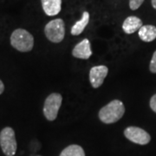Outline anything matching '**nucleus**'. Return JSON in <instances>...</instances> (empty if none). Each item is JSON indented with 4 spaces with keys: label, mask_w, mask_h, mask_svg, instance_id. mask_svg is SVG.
Returning <instances> with one entry per match:
<instances>
[{
    "label": "nucleus",
    "mask_w": 156,
    "mask_h": 156,
    "mask_svg": "<svg viewBox=\"0 0 156 156\" xmlns=\"http://www.w3.org/2000/svg\"><path fill=\"white\" fill-rule=\"evenodd\" d=\"M125 137L138 145H147L150 142L151 136L146 130L139 127L130 126L124 130Z\"/></svg>",
    "instance_id": "423d86ee"
},
{
    "label": "nucleus",
    "mask_w": 156,
    "mask_h": 156,
    "mask_svg": "<svg viewBox=\"0 0 156 156\" xmlns=\"http://www.w3.org/2000/svg\"><path fill=\"white\" fill-rule=\"evenodd\" d=\"M149 105H150L151 109L154 113H156V94L151 97L150 101H149Z\"/></svg>",
    "instance_id": "dca6fc26"
},
{
    "label": "nucleus",
    "mask_w": 156,
    "mask_h": 156,
    "mask_svg": "<svg viewBox=\"0 0 156 156\" xmlns=\"http://www.w3.org/2000/svg\"><path fill=\"white\" fill-rule=\"evenodd\" d=\"M143 2L144 0H129V7L132 11H135L139 9Z\"/></svg>",
    "instance_id": "4468645a"
},
{
    "label": "nucleus",
    "mask_w": 156,
    "mask_h": 156,
    "mask_svg": "<svg viewBox=\"0 0 156 156\" xmlns=\"http://www.w3.org/2000/svg\"><path fill=\"white\" fill-rule=\"evenodd\" d=\"M4 91H5V84L0 80V95H2Z\"/></svg>",
    "instance_id": "f3484780"
},
{
    "label": "nucleus",
    "mask_w": 156,
    "mask_h": 156,
    "mask_svg": "<svg viewBox=\"0 0 156 156\" xmlns=\"http://www.w3.org/2000/svg\"><path fill=\"white\" fill-rule=\"evenodd\" d=\"M11 44L20 52H29L34 47L33 36L24 29H17L11 33Z\"/></svg>",
    "instance_id": "f03ea898"
},
{
    "label": "nucleus",
    "mask_w": 156,
    "mask_h": 156,
    "mask_svg": "<svg viewBox=\"0 0 156 156\" xmlns=\"http://www.w3.org/2000/svg\"><path fill=\"white\" fill-rule=\"evenodd\" d=\"M138 35L141 41L149 43L156 38V27L154 25H142L138 30Z\"/></svg>",
    "instance_id": "9b49d317"
},
{
    "label": "nucleus",
    "mask_w": 156,
    "mask_h": 156,
    "mask_svg": "<svg viewBox=\"0 0 156 156\" xmlns=\"http://www.w3.org/2000/svg\"><path fill=\"white\" fill-rule=\"evenodd\" d=\"M142 25L143 23L140 18L135 16H130L124 20L122 23V30L125 33L130 35L139 30Z\"/></svg>",
    "instance_id": "1a4fd4ad"
},
{
    "label": "nucleus",
    "mask_w": 156,
    "mask_h": 156,
    "mask_svg": "<svg viewBox=\"0 0 156 156\" xmlns=\"http://www.w3.org/2000/svg\"><path fill=\"white\" fill-rule=\"evenodd\" d=\"M0 147L6 156H14L17 148L15 131L11 127L3 128L0 132Z\"/></svg>",
    "instance_id": "20e7f679"
},
{
    "label": "nucleus",
    "mask_w": 156,
    "mask_h": 156,
    "mask_svg": "<svg viewBox=\"0 0 156 156\" xmlns=\"http://www.w3.org/2000/svg\"><path fill=\"white\" fill-rule=\"evenodd\" d=\"M41 3L47 16H56L62 10V0H41Z\"/></svg>",
    "instance_id": "9d476101"
},
{
    "label": "nucleus",
    "mask_w": 156,
    "mask_h": 156,
    "mask_svg": "<svg viewBox=\"0 0 156 156\" xmlns=\"http://www.w3.org/2000/svg\"><path fill=\"white\" fill-rule=\"evenodd\" d=\"M125 114V107L122 101L113 100L102 107L99 111L98 116L101 122L113 124L121 120Z\"/></svg>",
    "instance_id": "f257e3e1"
},
{
    "label": "nucleus",
    "mask_w": 156,
    "mask_h": 156,
    "mask_svg": "<svg viewBox=\"0 0 156 156\" xmlns=\"http://www.w3.org/2000/svg\"><path fill=\"white\" fill-rule=\"evenodd\" d=\"M44 34L51 43H61L65 37V23L61 18H56L48 23L44 27Z\"/></svg>",
    "instance_id": "7ed1b4c3"
},
{
    "label": "nucleus",
    "mask_w": 156,
    "mask_h": 156,
    "mask_svg": "<svg viewBox=\"0 0 156 156\" xmlns=\"http://www.w3.org/2000/svg\"><path fill=\"white\" fill-rule=\"evenodd\" d=\"M108 69L105 65H98L91 68L89 70V83L94 89H98L102 85L108 76Z\"/></svg>",
    "instance_id": "0eeeda50"
},
{
    "label": "nucleus",
    "mask_w": 156,
    "mask_h": 156,
    "mask_svg": "<svg viewBox=\"0 0 156 156\" xmlns=\"http://www.w3.org/2000/svg\"><path fill=\"white\" fill-rule=\"evenodd\" d=\"M89 13L88 11H84L83 13L82 18L76 23L71 28L70 33L73 36H79L80 34H82L83 32V30L86 28V26L88 25V23L89 22Z\"/></svg>",
    "instance_id": "f8f14e48"
},
{
    "label": "nucleus",
    "mask_w": 156,
    "mask_h": 156,
    "mask_svg": "<svg viewBox=\"0 0 156 156\" xmlns=\"http://www.w3.org/2000/svg\"><path fill=\"white\" fill-rule=\"evenodd\" d=\"M151 3H152V6L156 10V0H152Z\"/></svg>",
    "instance_id": "a211bd4d"
},
{
    "label": "nucleus",
    "mask_w": 156,
    "mask_h": 156,
    "mask_svg": "<svg viewBox=\"0 0 156 156\" xmlns=\"http://www.w3.org/2000/svg\"><path fill=\"white\" fill-rule=\"evenodd\" d=\"M92 55L91 50V44L88 38H84L79 44L74 47L72 50V56L78 59H83L87 60Z\"/></svg>",
    "instance_id": "6e6552de"
},
{
    "label": "nucleus",
    "mask_w": 156,
    "mask_h": 156,
    "mask_svg": "<svg viewBox=\"0 0 156 156\" xmlns=\"http://www.w3.org/2000/svg\"><path fill=\"white\" fill-rule=\"evenodd\" d=\"M59 156H85V152L81 146L73 144L65 147Z\"/></svg>",
    "instance_id": "ddd939ff"
},
{
    "label": "nucleus",
    "mask_w": 156,
    "mask_h": 156,
    "mask_svg": "<svg viewBox=\"0 0 156 156\" xmlns=\"http://www.w3.org/2000/svg\"><path fill=\"white\" fill-rule=\"evenodd\" d=\"M149 70L152 73L156 74V50L154 51V53L153 55V57L151 59L150 64H149Z\"/></svg>",
    "instance_id": "2eb2a0df"
},
{
    "label": "nucleus",
    "mask_w": 156,
    "mask_h": 156,
    "mask_svg": "<svg viewBox=\"0 0 156 156\" xmlns=\"http://www.w3.org/2000/svg\"><path fill=\"white\" fill-rule=\"evenodd\" d=\"M62 96L59 93H52L46 97L43 111L45 118L48 121L52 122L56 120L62 106Z\"/></svg>",
    "instance_id": "39448f33"
}]
</instances>
